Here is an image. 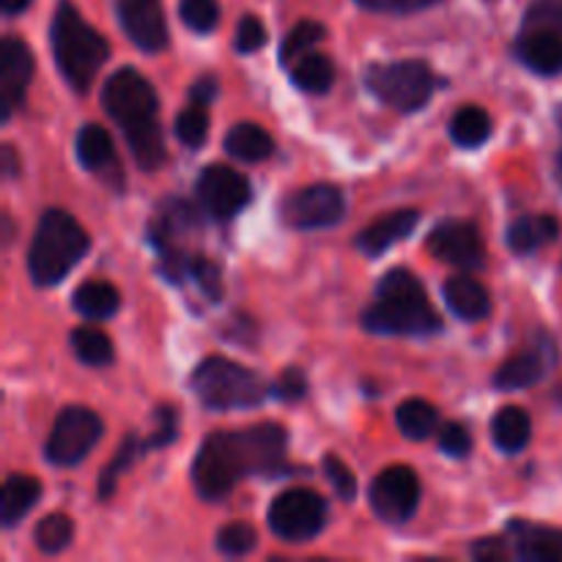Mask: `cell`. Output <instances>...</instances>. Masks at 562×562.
<instances>
[{"instance_id": "6da1fadb", "label": "cell", "mask_w": 562, "mask_h": 562, "mask_svg": "<svg viewBox=\"0 0 562 562\" xmlns=\"http://www.w3.org/2000/svg\"><path fill=\"white\" fill-rule=\"evenodd\" d=\"M285 445L289 434L278 423L209 434L192 461V486L209 503L228 497L245 477L283 470Z\"/></svg>"}, {"instance_id": "7a4b0ae2", "label": "cell", "mask_w": 562, "mask_h": 562, "mask_svg": "<svg viewBox=\"0 0 562 562\" xmlns=\"http://www.w3.org/2000/svg\"><path fill=\"white\" fill-rule=\"evenodd\" d=\"M102 108L124 132L137 168L159 170L168 159L162 126H159V99L151 82L132 66H121L102 88Z\"/></svg>"}, {"instance_id": "3957f363", "label": "cell", "mask_w": 562, "mask_h": 562, "mask_svg": "<svg viewBox=\"0 0 562 562\" xmlns=\"http://www.w3.org/2000/svg\"><path fill=\"white\" fill-rule=\"evenodd\" d=\"M362 327L373 335L426 338L442 329V316L428 300L426 285L409 269H390L376 285V296L362 313Z\"/></svg>"}, {"instance_id": "277c9868", "label": "cell", "mask_w": 562, "mask_h": 562, "mask_svg": "<svg viewBox=\"0 0 562 562\" xmlns=\"http://www.w3.org/2000/svg\"><path fill=\"white\" fill-rule=\"evenodd\" d=\"M49 44H53L55 66L60 77L75 88L77 93H86L97 80L99 69L110 58V44L93 25H88L75 9V3L60 0L49 25Z\"/></svg>"}, {"instance_id": "5b68a950", "label": "cell", "mask_w": 562, "mask_h": 562, "mask_svg": "<svg viewBox=\"0 0 562 562\" xmlns=\"http://www.w3.org/2000/svg\"><path fill=\"white\" fill-rule=\"evenodd\" d=\"M91 247L88 231L64 209H47L38 217L27 250V272L36 285H58Z\"/></svg>"}, {"instance_id": "8992f818", "label": "cell", "mask_w": 562, "mask_h": 562, "mask_svg": "<svg viewBox=\"0 0 562 562\" xmlns=\"http://www.w3.org/2000/svg\"><path fill=\"white\" fill-rule=\"evenodd\" d=\"M190 387L212 412L252 409L272 393V384L263 382L256 371L225 357H206L192 371Z\"/></svg>"}, {"instance_id": "52a82bcc", "label": "cell", "mask_w": 562, "mask_h": 562, "mask_svg": "<svg viewBox=\"0 0 562 562\" xmlns=\"http://www.w3.org/2000/svg\"><path fill=\"white\" fill-rule=\"evenodd\" d=\"M366 82L384 104L401 113H415L426 108L437 91L439 77L423 60H395V64L368 66Z\"/></svg>"}, {"instance_id": "ba28073f", "label": "cell", "mask_w": 562, "mask_h": 562, "mask_svg": "<svg viewBox=\"0 0 562 562\" xmlns=\"http://www.w3.org/2000/svg\"><path fill=\"white\" fill-rule=\"evenodd\" d=\"M269 527L285 543L313 541L327 527V503L311 488H289L269 505Z\"/></svg>"}, {"instance_id": "9c48e42d", "label": "cell", "mask_w": 562, "mask_h": 562, "mask_svg": "<svg viewBox=\"0 0 562 562\" xmlns=\"http://www.w3.org/2000/svg\"><path fill=\"white\" fill-rule=\"evenodd\" d=\"M102 434L104 426L97 412L86 409V406H66L49 431L44 456L55 467H75L97 448Z\"/></svg>"}, {"instance_id": "30bf717a", "label": "cell", "mask_w": 562, "mask_h": 562, "mask_svg": "<svg viewBox=\"0 0 562 562\" xmlns=\"http://www.w3.org/2000/svg\"><path fill=\"white\" fill-rule=\"evenodd\" d=\"M285 225L296 231L329 228L346 214V198L335 184H311L291 192L280 206Z\"/></svg>"}, {"instance_id": "8fae6325", "label": "cell", "mask_w": 562, "mask_h": 562, "mask_svg": "<svg viewBox=\"0 0 562 562\" xmlns=\"http://www.w3.org/2000/svg\"><path fill=\"white\" fill-rule=\"evenodd\" d=\"M420 505V481L406 464L387 467L371 483V508L387 525H404Z\"/></svg>"}, {"instance_id": "7c38bea8", "label": "cell", "mask_w": 562, "mask_h": 562, "mask_svg": "<svg viewBox=\"0 0 562 562\" xmlns=\"http://www.w3.org/2000/svg\"><path fill=\"white\" fill-rule=\"evenodd\" d=\"M203 212L217 220H231L250 203V181L228 165H206L195 181Z\"/></svg>"}, {"instance_id": "4fadbf2b", "label": "cell", "mask_w": 562, "mask_h": 562, "mask_svg": "<svg viewBox=\"0 0 562 562\" xmlns=\"http://www.w3.org/2000/svg\"><path fill=\"white\" fill-rule=\"evenodd\" d=\"M428 250L434 258L445 263H453L461 269H477L483 267V250L481 231L470 220H445L428 236Z\"/></svg>"}, {"instance_id": "5bb4252c", "label": "cell", "mask_w": 562, "mask_h": 562, "mask_svg": "<svg viewBox=\"0 0 562 562\" xmlns=\"http://www.w3.org/2000/svg\"><path fill=\"white\" fill-rule=\"evenodd\" d=\"M33 77V53L20 36L0 42V121H9L25 104Z\"/></svg>"}, {"instance_id": "9a60e30c", "label": "cell", "mask_w": 562, "mask_h": 562, "mask_svg": "<svg viewBox=\"0 0 562 562\" xmlns=\"http://www.w3.org/2000/svg\"><path fill=\"white\" fill-rule=\"evenodd\" d=\"M115 14L126 38L143 53H159L168 47V20L162 0H113Z\"/></svg>"}, {"instance_id": "2e32d148", "label": "cell", "mask_w": 562, "mask_h": 562, "mask_svg": "<svg viewBox=\"0 0 562 562\" xmlns=\"http://www.w3.org/2000/svg\"><path fill=\"white\" fill-rule=\"evenodd\" d=\"M77 159L86 170L97 173L104 184H110L113 190H121L124 179H121V162L119 154H115L113 137L104 126L99 124H86L77 132Z\"/></svg>"}, {"instance_id": "e0dca14e", "label": "cell", "mask_w": 562, "mask_h": 562, "mask_svg": "<svg viewBox=\"0 0 562 562\" xmlns=\"http://www.w3.org/2000/svg\"><path fill=\"white\" fill-rule=\"evenodd\" d=\"M554 362V344L543 340V344L532 346V349L519 351V355L508 357L494 373V387L497 390H527L532 384L541 382L547 371Z\"/></svg>"}, {"instance_id": "ac0fdd59", "label": "cell", "mask_w": 562, "mask_h": 562, "mask_svg": "<svg viewBox=\"0 0 562 562\" xmlns=\"http://www.w3.org/2000/svg\"><path fill=\"white\" fill-rule=\"evenodd\" d=\"M516 53H519L521 64L536 75L552 77L562 71V36L552 27L525 22V31L516 42Z\"/></svg>"}, {"instance_id": "d6986e66", "label": "cell", "mask_w": 562, "mask_h": 562, "mask_svg": "<svg viewBox=\"0 0 562 562\" xmlns=\"http://www.w3.org/2000/svg\"><path fill=\"white\" fill-rule=\"evenodd\" d=\"M417 223H420V212L417 209H398V212L384 214L376 223L360 231V236L355 239L357 250L371 258L384 256L395 241H404L417 228Z\"/></svg>"}, {"instance_id": "ffe728a7", "label": "cell", "mask_w": 562, "mask_h": 562, "mask_svg": "<svg viewBox=\"0 0 562 562\" xmlns=\"http://www.w3.org/2000/svg\"><path fill=\"white\" fill-rule=\"evenodd\" d=\"M445 302L450 311L464 322H483L492 313V296L486 285L477 283L470 274H456L445 280Z\"/></svg>"}, {"instance_id": "44dd1931", "label": "cell", "mask_w": 562, "mask_h": 562, "mask_svg": "<svg viewBox=\"0 0 562 562\" xmlns=\"http://www.w3.org/2000/svg\"><path fill=\"white\" fill-rule=\"evenodd\" d=\"M510 532H516V558L527 562H558L562 560V536L547 527H532L525 521H514Z\"/></svg>"}, {"instance_id": "7402d4cb", "label": "cell", "mask_w": 562, "mask_h": 562, "mask_svg": "<svg viewBox=\"0 0 562 562\" xmlns=\"http://www.w3.org/2000/svg\"><path fill=\"white\" fill-rule=\"evenodd\" d=\"M560 236V223L552 214H525L508 228V245L514 252H536L543 245L554 241Z\"/></svg>"}, {"instance_id": "603a6c76", "label": "cell", "mask_w": 562, "mask_h": 562, "mask_svg": "<svg viewBox=\"0 0 562 562\" xmlns=\"http://www.w3.org/2000/svg\"><path fill=\"white\" fill-rule=\"evenodd\" d=\"M71 305L88 322H102V318H110L119 313L121 294L108 280H88V283H82L71 294Z\"/></svg>"}, {"instance_id": "cb8c5ba5", "label": "cell", "mask_w": 562, "mask_h": 562, "mask_svg": "<svg viewBox=\"0 0 562 562\" xmlns=\"http://www.w3.org/2000/svg\"><path fill=\"white\" fill-rule=\"evenodd\" d=\"M42 497V483L31 475H9L0 494V521L14 527Z\"/></svg>"}, {"instance_id": "d4e9b609", "label": "cell", "mask_w": 562, "mask_h": 562, "mask_svg": "<svg viewBox=\"0 0 562 562\" xmlns=\"http://www.w3.org/2000/svg\"><path fill=\"white\" fill-rule=\"evenodd\" d=\"M225 151L241 162H261L274 151L272 135L252 121H239L225 135Z\"/></svg>"}, {"instance_id": "484cf974", "label": "cell", "mask_w": 562, "mask_h": 562, "mask_svg": "<svg viewBox=\"0 0 562 562\" xmlns=\"http://www.w3.org/2000/svg\"><path fill=\"white\" fill-rule=\"evenodd\" d=\"M530 415H527L525 409H519V406H503V409L494 415L492 439L503 453L514 456L519 453V450H525L527 442H530Z\"/></svg>"}, {"instance_id": "4316f807", "label": "cell", "mask_w": 562, "mask_h": 562, "mask_svg": "<svg viewBox=\"0 0 562 562\" xmlns=\"http://www.w3.org/2000/svg\"><path fill=\"white\" fill-rule=\"evenodd\" d=\"M291 80L300 91L307 93H327L335 82V64L322 53H305L289 66Z\"/></svg>"}, {"instance_id": "83f0119b", "label": "cell", "mask_w": 562, "mask_h": 562, "mask_svg": "<svg viewBox=\"0 0 562 562\" xmlns=\"http://www.w3.org/2000/svg\"><path fill=\"white\" fill-rule=\"evenodd\" d=\"M395 423L406 439H428L439 428V412L423 398H409L395 409Z\"/></svg>"}, {"instance_id": "f1b7e54d", "label": "cell", "mask_w": 562, "mask_h": 562, "mask_svg": "<svg viewBox=\"0 0 562 562\" xmlns=\"http://www.w3.org/2000/svg\"><path fill=\"white\" fill-rule=\"evenodd\" d=\"M488 135H492V119H488L486 110L475 108V104L461 108L459 113L450 119V137H453L461 148L481 146V143L488 140Z\"/></svg>"}, {"instance_id": "f546056e", "label": "cell", "mask_w": 562, "mask_h": 562, "mask_svg": "<svg viewBox=\"0 0 562 562\" xmlns=\"http://www.w3.org/2000/svg\"><path fill=\"white\" fill-rule=\"evenodd\" d=\"M71 351L77 355V360L86 362L91 368H102L113 362V344H110L108 335L97 327H77L69 335Z\"/></svg>"}, {"instance_id": "4dcf8cb0", "label": "cell", "mask_w": 562, "mask_h": 562, "mask_svg": "<svg viewBox=\"0 0 562 562\" xmlns=\"http://www.w3.org/2000/svg\"><path fill=\"white\" fill-rule=\"evenodd\" d=\"M324 36H327V27H324L322 22L316 20L296 22V25L289 31V36H285L283 47H280V60H283V66H291L296 58L311 53L318 42H324Z\"/></svg>"}, {"instance_id": "1f68e13d", "label": "cell", "mask_w": 562, "mask_h": 562, "mask_svg": "<svg viewBox=\"0 0 562 562\" xmlns=\"http://www.w3.org/2000/svg\"><path fill=\"white\" fill-rule=\"evenodd\" d=\"M75 538V525H71L69 516L64 514H49L47 519H42L33 530V541L42 549L44 554H58L64 552L66 547Z\"/></svg>"}, {"instance_id": "d6a6232c", "label": "cell", "mask_w": 562, "mask_h": 562, "mask_svg": "<svg viewBox=\"0 0 562 562\" xmlns=\"http://www.w3.org/2000/svg\"><path fill=\"white\" fill-rule=\"evenodd\" d=\"M146 453V442H137L135 437H126L124 442H121L119 453H115V459L110 461L108 467H104L102 472V481H99V499H110L115 494V483H119V477L124 475L126 470H130L132 464H135L137 456Z\"/></svg>"}, {"instance_id": "836d02e7", "label": "cell", "mask_w": 562, "mask_h": 562, "mask_svg": "<svg viewBox=\"0 0 562 562\" xmlns=\"http://www.w3.org/2000/svg\"><path fill=\"white\" fill-rule=\"evenodd\" d=\"M176 137L190 148H201L206 143L209 113L203 104H190L176 115Z\"/></svg>"}, {"instance_id": "e575fe53", "label": "cell", "mask_w": 562, "mask_h": 562, "mask_svg": "<svg viewBox=\"0 0 562 562\" xmlns=\"http://www.w3.org/2000/svg\"><path fill=\"white\" fill-rule=\"evenodd\" d=\"M258 543V532L252 530L247 521H231L217 532V549L228 558H241V554L252 552Z\"/></svg>"}, {"instance_id": "d590c367", "label": "cell", "mask_w": 562, "mask_h": 562, "mask_svg": "<svg viewBox=\"0 0 562 562\" xmlns=\"http://www.w3.org/2000/svg\"><path fill=\"white\" fill-rule=\"evenodd\" d=\"M181 22L195 33H212L220 22V5L214 0H181Z\"/></svg>"}, {"instance_id": "8d00e7d4", "label": "cell", "mask_w": 562, "mask_h": 562, "mask_svg": "<svg viewBox=\"0 0 562 562\" xmlns=\"http://www.w3.org/2000/svg\"><path fill=\"white\" fill-rule=\"evenodd\" d=\"M322 467H324V475H327V481L333 483L335 494H338L344 503H351V499L357 497V481H355V475H351L349 467H346L338 456H324Z\"/></svg>"}, {"instance_id": "74e56055", "label": "cell", "mask_w": 562, "mask_h": 562, "mask_svg": "<svg viewBox=\"0 0 562 562\" xmlns=\"http://www.w3.org/2000/svg\"><path fill=\"white\" fill-rule=\"evenodd\" d=\"M439 448H442V453H448L450 459H467L472 450V437L470 431H467V426H461V423H448V426H442V431H439Z\"/></svg>"}, {"instance_id": "f35d334b", "label": "cell", "mask_w": 562, "mask_h": 562, "mask_svg": "<svg viewBox=\"0 0 562 562\" xmlns=\"http://www.w3.org/2000/svg\"><path fill=\"white\" fill-rule=\"evenodd\" d=\"M263 42H267V27H263V22L252 14L241 16L239 27H236V49L250 55L256 49H261Z\"/></svg>"}, {"instance_id": "ab89813d", "label": "cell", "mask_w": 562, "mask_h": 562, "mask_svg": "<svg viewBox=\"0 0 562 562\" xmlns=\"http://www.w3.org/2000/svg\"><path fill=\"white\" fill-rule=\"evenodd\" d=\"M176 434H179V412H176L173 406H162V409L157 412V426H154V434L146 439V450L165 448V445L173 442Z\"/></svg>"}, {"instance_id": "60d3db41", "label": "cell", "mask_w": 562, "mask_h": 562, "mask_svg": "<svg viewBox=\"0 0 562 562\" xmlns=\"http://www.w3.org/2000/svg\"><path fill=\"white\" fill-rule=\"evenodd\" d=\"M190 278L195 280L198 285H201L203 291H206L212 300H220V294H223V283H220V269L214 267L209 258L203 256H195L192 258V269H190Z\"/></svg>"}, {"instance_id": "b9f144b4", "label": "cell", "mask_w": 562, "mask_h": 562, "mask_svg": "<svg viewBox=\"0 0 562 562\" xmlns=\"http://www.w3.org/2000/svg\"><path fill=\"white\" fill-rule=\"evenodd\" d=\"M355 3L368 11H379V14H415L439 0H355Z\"/></svg>"}, {"instance_id": "7bdbcfd3", "label": "cell", "mask_w": 562, "mask_h": 562, "mask_svg": "<svg viewBox=\"0 0 562 562\" xmlns=\"http://www.w3.org/2000/svg\"><path fill=\"white\" fill-rule=\"evenodd\" d=\"M307 393V382L302 376L300 368H289L278 376V382L272 384V395H278L280 401H300L305 398Z\"/></svg>"}, {"instance_id": "ee69618b", "label": "cell", "mask_w": 562, "mask_h": 562, "mask_svg": "<svg viewBox=\"0 0 562 562\" xmlns=\"http://www.w3.org/2000/svg\"><path fill=\"white\" fill-rule=\"evenodd\" d=\"M525 22L547 25L562 36V0H538V3L527 11Z\"/></svg>"}, {"instance_id": "f6af8a7d", "label": "cell", "mask_w": 562, "mask_h": 562, "mask_svg": "<svg viewBox=\"0 0 562 562\" xmlns=\"http://www.w3.org/2000/svg\"><path fill=\"white\" fill-rule=\"evenodd\" d=\"M472 558L477 560H505L508 558V547L505 541H497V538H488V541H477L472 547Z\"/></svg>"}, {"instance_id": "bcb514c9", "label": "cell", "mask_w": 562, "mask_h": 562, "mask_svg": "<svg viewBox=\"0 0 562 562\" xmlns=\"http://www.w3.org/2000/svg\"><path fill=\"white\" fill-rule=\"evenodd\" d=\"M214 97H217V82H214L212 77H203V80H198L195 86L190 88L192 104H203V108H209Z\"/></svg>"}, {"instance_id": "7dc6e473", "label": "cell", "mask_w": 562, "mask_h": 562, "mask_svg": "<svg viewBox=\"0 0 562 562\" xmlns=\"http://www.w3.org/2000/svg\"><path fill=\"white\" fill-rule=\"evenodd\" d=\"M3 173L9 176H16V151H14V146H9V143H5L3 146Z\"/></svg>"}, {"instance_id": "c3c4849f", "label": "cell", "mask_w": 562, "mask_h": 562, "mask_svg": "<svg viewBox=\"0 0 562 562\" xmlns=\"http://www.w3.org/2000/svg\"><path fill=\"white\" fill-rule=\"evenodd\" d=\"M31 3L33 0H0V5H3V14H9V16L22 14V11H27V5Z\"/></svg>"}, {"instance_id": "681fc988", "label": "cell", "mask_w": 562, "mask_h": 562, "mask_svg": "<svg viewBox=\"0 0 562 562\" xmlns=\"http://www.w3.org/2000/svg\"><path fill=\"white\" fill-rule=\"evenodd\" d=\"M560 176H562V154H560Z\"/></svg>"}]
</instances>
